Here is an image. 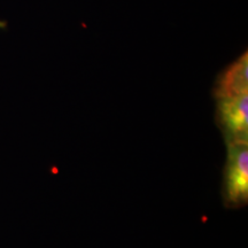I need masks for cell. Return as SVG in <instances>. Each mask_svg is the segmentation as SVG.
<instances>
[{
  "label": "cell",
  "mask_w": 248,
  "mask_h": 248,
  "mask_svg": "<svg viewBox=\"0 0 248 248\" xmlns=\"http://www.w3.org/2000/svg\"><path fill=\"white\" fill-rule=\"evenodd\" d=\"M226 146L223 198L226 206L238 208L248 202V141Z\"/></svg>",
  "instance_id": "1"
},
{
  "label": "cell",
  "mask_w": 248,
  "mask_h": 248,
  "mask_svg": "<svg viewBox=\"0 0 248 248\" xmlns=\"http://www.w3.org/2000/svg\"><path fill=\"white\" fill-rule=\"evenodd\" d=\"M216 123L226 144L248 141V93L217 99Z\"/></svg>",
  "instance_id": "2"
},
{
  "label": "cell",
  "mask_w": 248,
  "mask_h": 248,
  "mask_svg": "<svg viewBox=\"0 0 248 248\" xmlns=\"http://www.w3.org/2000/svg\"><path fill=\"white\" fill-rule=\"evenodd\" d=\"M247 52L238 58L219 75L215 85L216 99L232 98L248 93Z\"/></svg>",
  "instance_id": "3"
}]
</instances>
